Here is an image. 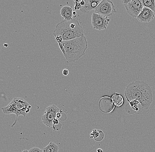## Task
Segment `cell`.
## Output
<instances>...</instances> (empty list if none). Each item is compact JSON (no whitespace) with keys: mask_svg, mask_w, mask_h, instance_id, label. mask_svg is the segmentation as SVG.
<instances>
[{"mask_svg":"<svg viewBox=\"0 0 155 152\" xmlns=\"http://www.w3.org/2000/svg\"><path fill=\"white\" fill-rule=\"evenodd\" d=\"M73 15H76V12L75 11H74L73 13Z\"/></svg>","mask_w":155,"mask_h":152,"instance_id":"25","label":"cell"},{"mask_svg":"<svg viewBox=\"0 0 155 152\" xmlns=\"http://www.w3.org/2000/svg\"><path fill=\"white\" fill-rule=\"evenodd\" d=\"M102 1L101 0H85V5L80 11L83 13H89L92 10H95Z\"/></svg>","mask_w":155,"mask_h":152,"instance_id":"10","label":"cell"},{"mask_svg":"<svg viewBox=\"0 0 155 152\" xmlns=\"http://www.w3.org/2000/svg\"><path fill=\"white\" fill-rule=\"evenodd\" d=\"M63 111H62V110H61V111H59V112H58V113L57 114V118L58 119V118H60L61 117L62 113Z\"/></svg>","mask_w":155,"mask_h":152,"instance_id":"23","label":"cell"},{"mask_svg":"<svg viewBox=\"0 0 155 152\" xmlns=\"http://www.w3.org/2000/svg\"><path fill=\"white\" fill-rule=\"evenodd\" d=\"M74 2L75 5L74 7V10H81L85 6L86 4L85 1H74Z\"/></svg>","mask_w":155,"mask_h":152,"instance_id":"16","label":"cell"},{"mask_svg":"<svg viewBox=\"0 0 155 152\" xmlns=\"http://www.w3.org/2000/svg\"><path fill=\"white\" fill-rule=\"evenodd\" d=\"M144 7L147 8L155 12V0H142Z\"/></svg>","mask_w":155,"mask_h":152,"instance_id":"15","label":"cell"},{"mask_svg":"<svg viewBox=\"0 0 155 152\" xmlns=\"http://www.w3.org/2000/svg\"><path fill=\"white\" fill-rule=\"evenodd\" d=\"M127 102L138 101L142 109L147 110L153 102L152 88L145 82L140 81L133 82L126 87L125 91Z\"/></svg>","mask_w":155,"mask_h":152,"instance_id":"1","label":"cell"},{"mask_svg":"<svg viewBox=\"0 0 155 152\" xmlns=\"http://www.w3.org/2000/svg\"><path fill=\"white\" fill-rule=\"evenodd\" d=\"M128 14L133 18H137L144 8L140 0H129V2L124 5Z\"/></svg>","mask_w":155,"mask_h":152,"instance_id":"7","label":"cell"},{"mask_svg":"<svg viewBox=\"0 0 155 152\" xmlns=\"http://www.w3.org/2000/svg\"><path fill=\"white\" fill-rule=\"evenodd\" d=\"M111 100L113 104L117 107H120L124 103V97L119 93H113L111 97Z\"/></svg>","mask_w":155,"mask_h":152,"instance_id":"12","label":"cell"},{"mask_svg":"<svg viewBox=\"0 0 155 152\" xmlns=\"http://www.w3.org/2000/svg\"><path fill=\"white\" fill-rule=\"evenodd\" d=\"M69 71L67 69H64L63 70V74L64 76H67L68 75Z\"/></svg>","mask_w":155,"mask_h":152,"instance_id":"22","label":"cell"},{"mask_svg":"<svg viewBox=\"0 0 155 152\" xmlns=\"http://www.w3.org/2000/svg\"><path fill=\"white\" fill-rule=\"evenodd\" d=\"M61 110V109L58 108L55 105L48 107L42 116V123L48 127H53V120L57 118V113Z\"/></svg>","mask_w":155,"mask_h":152,"instance_id":"6","label":"cell"},{"mask_svg":"<svg viewBox=\"0 0 155 152\" xmlns=\"http://www.w3.org/2000/svg\"><path fill=\"white\" fill-rule=\"evenodd\" d=\"M58 44H59V48H60V49H61V51L63 55H64V56L66 54V51L64 47V45H63L62 42V43H58Z\"/></svg>","mask_w":155,"mask_h":152,"instance_id":"20","label":"cell"},{"mask_svg":"<svg viewBox=\"0 0 155 152\" xmlns=\"http://www.w3.org/2000/svg\"><path fill=\"white\" fill-rule=\"evenodd\" d=\"M62 43L66 51L64 57L68 62H75L80 59L85 54L88 48L85 35L71 40L63 41Z\"/></svg>","mask_w":155,"mask_h":152,"instance_id":"2","label":"cell"},{"mask_svg":"<svg viewBox=\"0 0 155 152\" xmlns=\"http://www.w3.org/2000/svg\"><path fill=\"white\" fill-rule=\"evenodd\" d=\"M104 135L101 130L94 129L91 133V138H94L97 142H100L103 140Z\"/></svg>","mask_w":155,"mask_h":152,"instance_id":"13","label":"cell"},{"mask_svg":"<svg viewBox=\"0 0 155 152\" xmlns=\"http://www.w3.org/2000/svg\"><path fill=\"white\" fill-rule=\"evenodd\" d=\"M130 105L132 109L136 111H137L138 109V104H140V103L138 101L134 100V101H130L128 102Z\"/></svg>","mask_w":155,"mask_h":152,"instance_id":"18","label":"cell"},{"mask_svg":"<svg viewBox=\"0 0 155 152\" xmlns=\"http://www.w3.org/2000/svg\"><path fill=\"white\" fill-rule=\"evenodd\" d=\"M22 152H29V151L28 150H24Z\"/></svg>","mask_w":155,"mask_h":152,"instance_id":"27","label":"cell"},{"mask_svg":"<svg viewBox=\"0 0 155 152\" xmlns=\"http://www.w3.org/2000/svg\"><path fill=\"white\" fill-rule=\"evenodd\" d=\"M43 152H58L59 147L56 143L51 142L42 150Z\"/></svg>","mask_w":155,"mask_h":152,"instance_id":"14","label":"cell"},{"mask_svg":"<svg viewBox=\"0 0 155 152\" xmlns=\"http://www.w3.org/2000/svg\"><path fill=\"white\" fill-rule=\"evenodd\" d=\"M29 152H43V150L38 147H33L29 150Z\"/></svg>","mask_w":155,"mask_h":152,"instance_id":"19","label":"cell"},{"mask_svg":"<svg viewBox=\"0 0 155 152\" xmlns=\"http://www.w3.org/2000/svg\"><path fill=\"white\" fill-rule=\"evenodd\" d=\"M31 106L24 99L20 98H14L7 106L2 107V110L4 113L6 114H15L16 118L14 124L11 126L12 127L15 125L17 122L18 117L22 115L26 117V114L30 112Z\"/></svg>","mask_w":155,"mask_h":152,"instance_id":"4","label":"cell"},{"mask_svg":"<svg viewBox=\"0 0 155 152\" xmlns=\"http://www.w3.org/2000/svg\"><path fill=\"white\" fill-rule=\"evenodd\" d=\"M84 31L78 20H63L56 26L53 35L61 36L63 41L71 40L84 35Z\"/></svg>","mask_w":155,"mask_h":152,"instance_id":"3","label":"cell"},{"mask_svg":"<svg viewBox=\"0 0 155 152\" xmlns=\"http://www.w3.org/2000/svg\"><path fill=\"white\" fill-rule=\"evenodd\" d=\"M91 21L93 28L101 31L106 29L110 19L94 12L92 15Z\"/></svg>","mask_w":155,"mask_h":152,"instance_id":"8","label":"cell"},{"mask_svg":"<svg viewBox=\"0 0 155 152\" xmlns=\"http://www.w3.org/2000/svg\"><path fill=\"white\" fill-rule=\"evenodd\" d=\"M4 46L5 47H8V44H4Z\"/></svg>","mask_w":155,"mask_h":152,"instance_id":"26","label":"cell"},{"mask_svg":"<svg viewBox=\"0 0 155 152\" xmlns=\"http://www.w3.org/2000/svg\"><path fill=\"white\" fill-rule=\"evenodd\" d=\"M53 129L56 131L60 130L61 129L62 125L59 122L57 118H55L53 121Z\"/></svg>","mask_w":155,"mask_h":152,"instance_id":"17","label":"cell"},{"mask_svg":"<svg viewBox=\"0 0 155 152\" xmlns=\"http://www.w3.org/2000/svg\"><path fill=\"white\" fill-rule=\"evenodd\" d=\"M55 37L56 41H57L58 43H62L63 42V40L61 36H57Z\"/></svg>","mask_w":155,"mask_h":152,"instance_id":"21","label":"cell"},{"mask_svg":"<svg viewBox=\"0 0 155 152\" xmlns=\"http://www.w3.org/2000/svg\"><path fill=\"white\" fill-rule=\"evenodd\" d=\"M97 152H103V150L101 149H98L97 150Z\"/></svg>","mask_w":155,"mask_h":152,"instance_id":"24","label":"cell"},{"mask_svg":"<svg viewBox=\"0 0 155 152\" xmlns=\"http://www.w3.org/2000/svg\"><path fill=\"white\" fill-rule=\"evenodd\" d=\"M154 17L155 12L151 9L144 7L137 19L141 23H148L153 20Z\"/></svg>","mask_w":155,"mask_h":152,"instance_id":"9","label":"cell"},{"mask_svg":"<svg viewBox=\"0 0 155 152\" xmlns=\"http://www.w3.org/2000/svg\"><path fill=\"white\" fill-rule=\"evenodd\" d=\"M73 9L72 7L69 6H64L63 7L60 11V14L64 20H71L73 17Z\"/></svg>","mask_w":155,"mask_h":152,"instance_id":"11","label":"cell"},{"mask_svg":"<svg viewBox=\"0 0 155 152\" xmlns=\"http://www.w3.org/2000/svg\"><path fill=\"white\" fill-rule=\"evenodd\" d=\"M116 12L117 11L114 4L109 0L102 1L95 10V13L105 17L111 16Z\"/></svg>","mask_w":155,"mask_h":152,"instance_id":"5","label":"cell"}]
</instances>
